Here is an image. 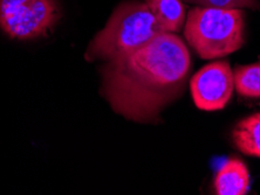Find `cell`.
<instances>
[{"label": "cell", "mask_w": 260, "mask_h": 195, "mask_svg": "<svg viewBox=\"0 0 260 195\" xmlns=\"http://www.w3.org/2000/svg\"><path fill=\"white\" fill-rule=\"evenodd\" d=\"M60 17L55 0H0V28L11 39L48 35Z\"/></svg>", "instance_id": "277c9868"}, {"label": "cell", "mask_w": 260, "mask_h": 195, "mask_svg": "<svg viewBox=\"0 0 260 195\" xmlns=\"http://www.w3.org/2000/svg\"><path fill=\"white\" fill-rule=\"evenodd\" d=\"M232 139L242 153L260 158V112L238 122L232 131Z\"/></svg>", "instance_id": "ba28073f"}, {"label": "cell", "mask_w": 260, "mask_h": 195, "mask_svg": "<svg viewBox=\"0 0 260 195\" xmlns=\"http://www.w3.org/2000/svg\"><path fill=\"white\" fill-rule=\"evenodd\" d=\"M163 32L147 4L137 0L124 2L116 7L105 28L91 40L85 57L89 62H107L135 52Z\"/></svg>", "instance_id": "7a4b0ae2"}, {"label": "cell", "mask_w": 260, "mask_h": 195, "mask_svg": "<svg viewBox=\"0 0 260 195\" xmlns=\"http://www.w3.org/2000/svg\"><path fill=\"white\" fill-rule=\"evenodd\" d=\"M233 83L240 98L260 101V59L246 66H237L233 69Z\"/></svg>", "instance_id": "9c48e42d"}, {"label": "cell", "mask_w": 260, "mask_h": 195, "mask_svg": "<svg viewBox=\"0 0 260 195\" xmlns=\"http://www.w3.org/2000/svg\"><path fill=\"white\" fill-rule=\"evenodd\" d=\"M233 71L228 61L206 64L190 80V90L198 109L216 111L224 109L233 94Z\"/></svg>", "instance_id": "5b68a950"}, {"label": "cell", "mask_w": 260, "mask_h": 195, "mask_svg": "<svg viewBox=\"0 0 260 195\" xmlns=\"http://www.w3.org/2000/svg\"><path fill=\"white\" fill-rule=\"evenodd\" d=\"M250 188V174L242 160L229 159L215 177V189L218 195H244Z\"/></svg>", "instance_id": "8992f818"}, {"label": "cell", "mask_w": 260, "mask_h": 195, "mask_svg": "<svg viewBox=\"0 0 260 195\" xmlns=\"http://www.w3.org/2000/svg\"><path fill=\"white\" fill-rule=\"evenodd\" d=\"M164 32L179 33L185 24V7L181 0H145Z\"/></svg>", "instance_id": "52a82bcc"}, {"label": "cell", "mask_w": 260, "mask_h": 195, "mask_svg": "<svg viewBox=\"0 0 260 195\" xmlns=\"http://www.w3.org/2000/svg\"><path fill=\"white\" fill-rule=\"evenodd\" d=\"M191 70L189 49L175 33L163 32L143 47L107 61L101 95L114 112L136 123H157L184 93Z\"/></svg>", "instance_id": "6da1fadb"}, {"label": "cell", "mask_w": 260, "mask_h": 195, "mask_svg": "<svg viewBox=\"0 0 260 195\" xmlns=\"http://www.w3.org/2000/svg\"><path fill=\"white\" fill-rule=\"evenodd\" d=\"M200 7H211V9H251L258 10L260 4L257 0H185Z\"/></svg>", "instance_id": "30bf717a"}, {"label": "cell", "mask_w": 260, "mask_h": 195, "mask_svg": "<svg viewBox=\"0 0 260 195\" xmlns=\"http://www.w3.org/2000/svg\"><path fill=\"white\" fill-rule=\"evenodd\" d=\"M244 15L240 9L193 7L184 24L185 39L203 60L232 54L245 42Z\"/></svg>", "instance_id": "3957f363"}]
</instances>
